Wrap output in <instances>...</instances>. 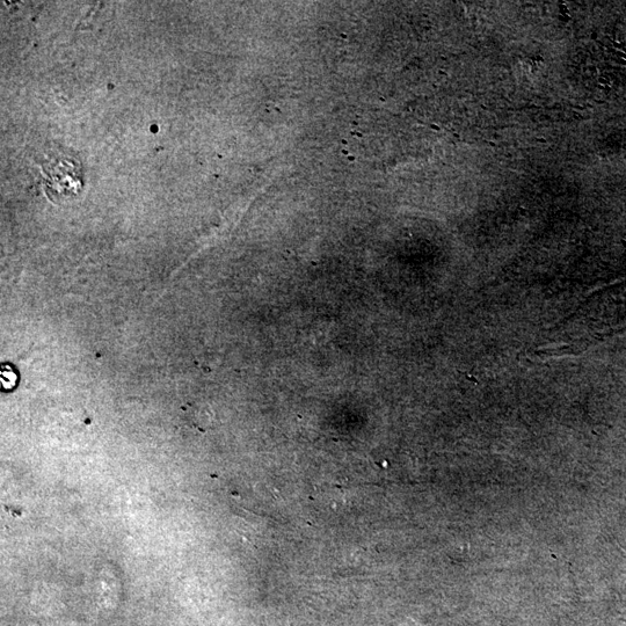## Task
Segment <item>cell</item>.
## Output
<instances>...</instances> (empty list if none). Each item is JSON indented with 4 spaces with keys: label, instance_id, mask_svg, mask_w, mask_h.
I'll use <instances>...</instances> for the list:
<instances>
[{
    "label": "cell",
    "instance_id": "7a4b0ae2",
    "mask_svg": "<svg viewBox=\"0 0 626 626\" xmlns=\"http://www.w3.org/2000/svg\"><path fill=\"white\" fill-rule=\"evenodd\" d=\"M620 55L624 58V60H626V56L624 54L620 53Z\"/></svg>",
    "mask_w": 626,
    "mask_h": 626
},
{
    "label": "cell",
    "instance_id": "6da1fadb",
    "mask_svg": "<svg viewBox=\"0 0 626 626\" xmlns=\"http://www.w3.org/2000/svg\"><path fill=\"white\" fill-rule=\"evenodd\" d=\"M0 376H2L0 380H2L4 390H12L13 388H16V385L18 383V374L16 370H14L10 366H4L2 368V374H0Z\"/></svg>",
    "mask_w": 626,
    "mask_h": 626
}]
</instances>
